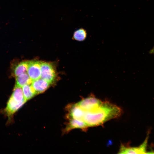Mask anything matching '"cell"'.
Returning <instances> with one entry per match:
<instances>
[{
    "mask_svg": "<svg viewBox=\"0 0 154 154\" xmlns=\"http://www.w3.org/2000/svg\"><path fill=\"white\" fill-rule=\"evenodd\" d=\"M122 111L119 107L106 100L96 110L85 112L83 121L88 127L102 125L108 121L119 117Z\"/></svg>",
    "mask_w": 154,
    "mask_h": 154,
    "instance_id": "cell-1",
    "label": "cell"
},
{
    "mask_svg": "<svg viewBox=\"0 0 154 154\" xmlns=\"http://www.w3.org/2000/svg\"><path fill=\"white\" fill-rule=\"evenodd\" d=\"M27 101L22 88L15 86L3 113L7 117L9 120L11 121L14 114Z\"/></svg>",
    "mask_w": 154,
    "mask_h": 154,
    "instance_id": "cell-2",
    "label": "cell"
},
{
    "mask_svg": "<svg viewBox=\"0 0 154 154\" xmlns=\"http://www.w3.org/2000/svg\"><path fill=\"white\" fill-rule=\"evenodd\" d=\"M103 101L92 94L88 97L82 98L76 104L85 112L92 111L98 108Z\"/></svg>",
    "mask_w": 154,
    "mask_h": 154,
    "instance_id": "cell-3",
    "label": "cell"
},
{
    "mask_svg": "<svg viewBox=\"0 0 154 154\" xmlns=\"http://www.w3.org/2000/svg\"><path fill=\"white\" fill-rule=\"evenodd\" d=\"M149 133L143 143L139 146L137 147H131L126 145L121 144L120 147L118 154H145L147 148Z\"/></svg>",
    "mask_w": 154,
    "mask_h": 154,
    "instance_id": "cell-4",
    "label": "cell"
},
{
    "mask_svg": "<svg viewBox=\"0 0 154 154\" xmlns=\"http://www.w3.org/2000/svg\"><path fill=\"white\" fill-rule=\"evenodd\" d=\"M40 78L47 81L50 84L54 81L56 77L54 67L50 63L41 62Z\"/></svg>",
    "mask_w": 154,
    "mask_h": 154,
    "instance_id": "cell-5",
    "label": "cell"
},
{
    "mask_svg": "<svg viewBox=\"0 0 154 154\" xmlns=\"http://www.w3.org/2000/svg\"><path fill=\"white\" fill-rule=\"evenodd\" d=\"M68 113L67 117L68 120L75 119L83 121L85 115L84 111L76 104L69 105L67 106Z\"/></svg>",
    "mask_w": 154,
    "mask_h": 154,
    "instance_id": "cell-6",
    "label": "cell"
},
{
    "mask_svg": "<svg viewBox=\"0 0 154 154\" xmlns=\"http://www.w3.org/2000/svg\"><path fill=\"white\" fill-rule=\"evenodd\" d=\"M41 63L38 61H29L27 73L32 81L40 78Z\"/></svg>",
    "mask_w": 154,
    "mask_h": 154,
    "instance_id": "cell-7",
    "label": "cell"
},
{
    "mask_svg": "<svg viewBox=\"0 0 154 154\" xmlns=\"http://www.w3.org/2000/svg\"><path fill=\"white\" fill-rule=\"evenodd\" d=\"M50 84L40 78L33 80L31 85L36 94L44 92L49 87Z\"/></svg>",
    "mask_w": 154,
    "mask_h": 154,
    "instance_id": "cell-8",
    "label": "cell"
},
{
    "mask_svg": "<svg viewBox=\"0 0 154 154\" xmlns=\"http://www.w3.org/2000/svg\"><path fill=\"white\" fill-rule=\"evenodd\" d=\"M69 120L64 132L67 133L74 129H79L84 131H86L88 128L85 122L82 121L71 119Z\"/></svg>",
    "mask_w": 154,
    "mask_h": 154,
    "instance_id": "cell-9",
    "label": "cell"
},
{
    "mask_svg": "<svg viewBox=\"0 0 154 154\" xmlns=\"http://www.w3.org/2000/svg\"><path fill=\"white\" fill-rule=\"evenodd\" d=\"M32 81L27 73H24L16 77L15 86L22 88L25 85L31 84Z\"/></svg>",
    "mask_w": 154,
    "mask_h": 154,
    "instance_id": "cell-10",
    "label": "cell"
},
{
    "mask_svg": "<svg viewBox=\"0 0 154 154\" xmlns=\"http://www.w3.org/2000/svg\"><path fill=\"white\" fill-rule=\"evenodd\" d=\"M29 61L21 62L15 67L13 70V73L16 77L23 74L27 73Z\"/></svg>",
    "mask_w": 154,
    "mask_h": 154,
    "instance_id": "cell-11",
    "label": "cell"
},
{
    "mask_svg": "<svg viewBox=\"0 0 154 154\" xmlns=\"http://www.w3.org/2000/svg\"><path fill=\"white\" fill-rule=\"evenodd\" d=\"M87 36L86 30L83 28H81L74 32L72 38L78 41H83L86 39Z\"/></svg>",
    "mask_w": 154,
    "mask_h": 154,
    "instance_id": "cell-12",
    "label": "cell"
},
{
    "mask_svg": "<svg viewBox=\"0 0 154 154\" xmlns=\"http://www.w3.org/2000/svg\"><path fill=\"white\" fill-rule=\"evenodd\" d=\"M22 88L25 98L27 101L36 95L31 84L25 85Z\"/></svg>",
    "mask_w": 154,
    "mask_h": 154,
    "instance_id": "cell-13",
    "label": "cell"
},
{
    "mask_svg": "<svg viewBox=\"0 0 154 154\" xmlns=\"http://www.w3.org/2000/svg\"><path fill=\"white\" fill-rule=\"evenodd\" d=\"M149 53L150 54H154V46L149 51Z\"/></svg>",
    "mask_w": 154,
    "mask_h": 154,
    "instance_id": "cell-14",
    "label": "cell"
}]
</instances>
